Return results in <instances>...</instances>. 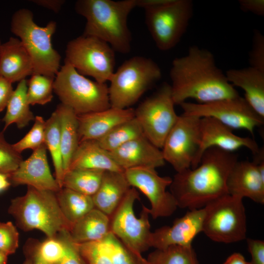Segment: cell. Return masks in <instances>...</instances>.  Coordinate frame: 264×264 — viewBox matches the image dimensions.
I'll return each mask as SVG.
<instances>
[{
    "instance_id": "44dd1931",
    "label": "cell",
    "mask_w": 264,
    "mask_h": 264,
    "mask_svg": "<svg viewBox=\"0 0 264 264\" xmlns=\"http://www.w3.org/2000/svg\"><path fill=\"white\" fill-rule=\"evenodd\" d=\"M134 117V110L110 107L105 110L78 115L79 142L97 140L117 125Z\"/></svg>"
},
{
    "instance_id": "8fae6325",
    "label": "cell",
    "mask_w": 264,
    "mask_h": 264,
    "mask_svg": "<svg viewBox=\"0 0 264 264\" xmlns=\"http://www.w3.org/2000/svg\"><path fill=\"white\" fill-rule=\"evenodd\" d=\"M175 105L171 86L165 83L134 110L144 135L160 149L178 119Z\"/></svg>"
},
{
    "instance_id": "836d02e7",
    "label": "cell",
    "mask_w": 264,
    "mask_h": 264,
    "mask_svg": "<svg viewBox=\"0 0 264 264\" xmlns=\"http://www.w3.org/2000/svg\"><path fill=\"white\" fill-rule=\"evenodd\" d=\"M101 242L112 264H148L141 254L128 248L111 232Z\"/></svg>"
},
{
    "instance_id": "52a82bcc",
    "label": "cell",
    "mask_w": 264,
    "mask_h": 264,
    "mask_svg": "<svg viewBox=\"0 0 264 264\" xmlns=\"http://www.w3.org/2000/svg\"><path fill=\"white\" fill-rule=\"evenodd\" d=\"M53 91L61 103L71 108L77 115L110 107L106 83L86 78L65 61L55 76Z\"/></svg>"
},
{
    "instance_id": "ab89813d",
    "label": "cell",
    "mask_w": 264,
    "mask_h": 264,
    "mask_svg": "<svg viewBox=\"0 0 264 264\" xmlns=\"http://www.w3.org/2000/svg\"><path fill=\"white\" fill-rule=\"evenodd\" d=\"M19 233L11 221L0 222V251L7 256L14 254L19 246Z\"/></svg>"
},
{
    "instance_id": "d4e9b609",
    "label": "cell",
    "mask_w": 264,
    "mask_h": 264,
    "mask_svg": "<svg viewBox=\"0 0 264 264\" xmlns=\"http://www.w3.org/2000/svg\"><path fill=\"white\" fill-rule=\"evenodd\" d=\"M76 168L103 171H124L114 160L110 152L102 148L95 140L79 142L72 157L68 170Z\"/></svg>"
},
{
    "instance_id": "d6a6232c",
    "label": "cell",
    "mask_w": 264,
    "mask_h": 264,
    "mask_svg": "<svg viewBox=\"0 0 264 264\" xmlns=\"http://www.w3.org/2000/svg\"><path fill=\"white\" fill-rule=\"evenodd\" d=\"M148 264H198L192 246L170 245L151 252L146 259Z\"/></svg>"
},
{
    "instance_id": "e0dca14e",
    "label": "cell",
    "mask_w": 264,
    "mask_h": 264,
    "mask_svg": "<svg viewBox=\"0 0 264 264\" xmlns=\"http://www.w3.org/2000/svg\"><path fill=\"white\" fill-rule=\"evenodd\" d=\"M255 159L238 160L231 170L226 182L228 194L243 198L247 197L261 204L264 203V154Z\"/></svg>"
},
{
    "instance_id": "b9f144b4",
    "label": "cell",
    "mask_w": 264,
    "mask_h": 264,
    "mask_svg": "<svg viewBox=\"0 0 264 264\" xmlns=\"http://www.w3.org/2000/svg\"><path fill=\"white\" fill-rule=\"evenodd\" d=\"M59 234L65 242L66 251L58 264H86L79 251L78 243L72 239L69 231L63 230Z\"/></svg>"
},
{
    "instance_id": "ee69618b",
    "label": "cell",
    "mask_w": 264,
    "mask_h": 264,
    "mask_svg": "<svg viewBox=\"0 0 264 264\" xmlns=\"http://www.w3.org/2000/svg\"><path fill=\"white\" fill-rule=\"evenodd\" d=\"M241 10L245 12H250L259 16H264V0H239Z\"/></svg>"
},
{
    "instance_id": "d590c367",
    "label": "cell",
    "mask_w": 264,
    "mask_h": 264,
    "mask_svg": "<svg viewBox=\"0 0 264 264\" xmlns=\"http://www.w3.org/2000/svg\"><path fill=\"white\" fill-rule=\"evenodd\" d=\"M34 247L39 256L48 264H58L66 251L65 242L59 234L35 244Z\"/></svg>"
},
{
    "instance_id": "5b68a950",
    "label": "cell",
    "mask_w": 264,
    "mask_h": 264,
    "mask_svg": "<svg viewBox=\"0 0 264 264\" xmlns=\"http://www.w3.org/2000/svg\"><path fill=\"white\" fill-rule=\"evenodd\" d=\"M145 10V22L158 49L167 51L180 42L193 14L191 0H137Z\"/></svg>"
},
{
    "instance_id": "7dc6e473",
    "label": "cell",
    "mask_w": 264,
    "mask_h": 264,
    "mask_svg": "<svg viewBox=\"0 0 264 264\" xmlns=\"http://www.w3.org/2000/svg\"><path fill=\"white\" fill-rule=\"evenodd\" d=\"M223 264H250V263L246 261L241 253H234L229 256Z\"/></svg>"
},
{
    "instance_id": "1f68e13d",
    "label": "cell",
    "mask_w": 264,
    "mask_h": 264,
    "mask_svg": "<svg viewBox=\"0 0 264 264\" xmlns=\"http://www.w3.org/2000/svg\"><path fill=\"white\" fill-rule=\"evenodd\" d=\"M143 135L139 122L134 117L117 125L96 141L102 148L110 152Z\"/></svg>"
},
{
    "instance_id": "c3c4849f",
    "label": "cell",
    "mask_w": 264,
    "mask_h": 264,
    "mask_svg": "<svg viewBox=\"0 0 264 264\" xmlns=\"http://www.w3.org/2000/svg\"><path fill=\"white\" fill-rule=\"evenodd\" d=\"M25 254V255L29 256L31 258L33 262V264H48L44 262L39 256L36 252L34 245L32 247L29 246L27 248H26Z\"/></svg>"
},
{
    "instance_id": "7bdbcfd3",
    "label": "cell",
    "mask_w": 264,
    "mask_h": 264,
    "mask_svg": "<svg viewBox=\"0 0 264 264\" xmlns=\"http://www.w3.org/2000/svg\"><path fill=\"white\" fill-rule=\"evenodd\" d=\"M247 244L251 256L250 264H264V242L247 239Z\"/></svg>"
},
{
    "instance_id": "f5cc1de1",
    "label": "cell",
    "mask_w": 264,
    "mask_h": 264,
    "mask_svg": "<svg viewBox=\"0 0 264 264\" xmlns=\"http://www.w3.org/2000/svg\"><path fill=\"white\" fill-rule=\"evenodd\" d=\"M1 44H2V43H1V41L0 40V45H1Z\"/></svg>"
},
{
    "instance_id": "8d00e7d4",
    "label": "cell",
    "mask_w": 264,
    "mask_h": 264,
    "mask_svg": "<svg viewBox=\"0 0 264 264\" xmlns=\"http://www.w3.org/2000/svg\"><path fill=\"white\" fill-rule=\"evenodd\" d=\"M45 121L41 116H36L30 130L17 142L13 144L14 149L21 154L25 150L34 151L44 144Z\"/></svg>"
},
{
    "instance_id": "83f0119b",
    "label": "cell",
    "mask_w": 264,
    "mask_h": 264,
    "mask_svg": "<svg viewBox=\"0 0 264 264\" xmlns=\"http://www.w3.org/2000/svg\"><path fill=\"white\" fill-rule=\"evenodd\" d=\"M27 80L20 81L8 101L6 111L2 119L4 122L3 131L15 124L19 129L27 126L35 116L30 110L27 97Z\"/></svg>"
},
{
    "instance_id": "5bb4252c",
    "label": "cell",
    "mask_w": 264,
    "mask_h": 264,
    "mask_svg": "<svg viewBox=\"0 0 264 264\" xmlns=\"http://www.w3.org/2000/svg\"><path fill=\"white\" fill-rule=\"evenodd\" d=\"M200 118L184 113L179 115L164 142V159L176 173L191 168L200 143Z\"/></svg>"
},
{
    "instance_id": "7a4b0ae2",
    "label": "cell",
    "mask_w": 264,
    "mask_h": 264,
    "mask_svg": "<svg viewBox=\"0 0 264 264\" xmlns=\"http://www.w3.org/2000/svg\"><path fill=\"white\" fill-rule=\"evenodd\" d=\"M238 160L234 153L212 147L204 152L197 167L176 173L170 187L177 207L200 209L228 194L227 179Z\"/></svg>"
},
{
    "instance_id": "cb8c5ba5",
    "label": "cell",
    "mask_w": 264,
    "mask_h": 264,
    "mask_svg": "<svg viewBox=\"0 0 264 264\" xmlns=\"http://www.w3.org/2000/svg\"><path fill=\"white\" fill-rule=\"evenodd\" d=\"M131 188L124 171H105L97 191L92 196L95 208L110 217Z\"/></svg>"
},
{
    "instance_id": "7c38bea8",
    "label": "cell",
    "mask_w": 264,
    "mask_h": 264,
    "mask_svg": "<svg viewBox=\"0 0 264 264\" xmlns=\"http://www.w3.org/2000/svg\"><path fill=\"white\" fill-rule=\"evenodd\" d=\"M140 199L135 188L132 187L110 218V230L126 246L141 254L150 247L152 232L149 208L142 205L140 217L134 213V202Z\"/></svg>"
},
{
    "instance_id": "ac0fdd59",
    "label": "cell",
    "mask_w": 264,
    "mask_h": 264,
    "mask_svg": "<svg viewBox=\"0 0 264 264\" xmlns=\"http://www.w3.org/2000/svg\"><path fill=\"white\" fill-rule=\"evenodd\" d=\"M204 208L191 209L175 220L172 226H164L152 232L149 244L161 249L170 245L191 246L193 240L202 231Z\"/></svg>"
},
{
    "instance_id": "4fadbf2b",
    "label": "cell",
    "mask_w": 264,
    "mask_h": 264,
    "mask_svg": "<svg viewBox=\"0 0 264 264\" xmlns=\"http://www.w3.org/2000/svg\"><path fill=\"white\" fill-rule=\"evenodd\" d=\"M179 105L185 114L212 117L232 130H245L252 134L264 123V118L240 95L204 104L186 101Z\"/></svg>"
},
{
    "instance_id": "d6986e66",
    "label": "cell",
    "mask_w": 264,
    "mask_h": 264,
    "mask_svg": "<svg viewBox=\"0 0 264 264\" xmlns=\"http://www.w3.org/2000/svg\"><path fill=\"white\" fill-rule=\"evenodd\" d=\"M45 144L33 151L9 175L11 185H26L36 189L55 193L61 188L50 170Z\"/></svg>"
},
{
    "instance_id": "484cf974",
    "label": "cell",
    "mask_w": 264,
    "mask_h": 264,
    "mask_svg": "<svg viewBox=\"0 0 264 264\" xmlns=\"http://www.w3.org/2000/svg\"><path fill=\"white\" fill-rule=\"evenodd\" d=\"M69 232L77 243L101 242L110 232V218L94 208L75 222Z\"/></svg>"
},
{
    "instance_id": "ffe728a7",
    "label": "cell",
    "mask_w": 264,
    "mask_h": 264,
    "mask_svg": "<svg viewBox=\"0 0 264 264\" xmlns=\"http://www.w3.org/2000/svg\"><path fill=\"white\" fill-rule=\"evenodd\" d=\"M114 160L123 171L134 168L156 169L165 165L161 150L144 135L110 152Z\"/></svg>"
},
{
    "instance_id": "816d5d0a",
    "label": "cell",
    "mask_w": 264,
    "mask_h": 264,
    "mask_svg": "<svg viewBox=\"0 0 264 264\" xmlns=\"http://www.w3.org/2000/svg\"><path fill=\"white\" fill-rule=\"evenodd\" d=\"M26 259L23 264H33L31 258L28 255H25Z\"/></svg>"
},
{
    "instance_id": "bcb514c9",
    "label": "cell",
    "mask_w": 264,
    "mask_h": 264,
    "mask_svg": "<svg viewBox=\"0 0 264 264\" xmlns=\"http://www.w3.org/2000/svg\"><path fill=\"white\" fill-rule=\"evenodd\" d=\"M31 1L55 13L59 12L65 2L64 0H32Z\"/></svg>"
},
{
    "instance_id": "277c9868",
    "label": "cell",
    "mask_w": 264,
    "mask_h": 264,
    "mask_svg": "<svg viewBox=\"0 0 264 264\" xmlns=\"http://www.w3.org/2000/svg\"><path fill=\"white\" fill-rule=\"evenodd\" d=\"M8 213L24 231L37 229L47 238L56 237L72 225L64 216L56 193L27 186L25 194L13 199Z\"/></svg>"
},
{
    "instance_id": "9a60e30c",
    "label": "cell",
    "mask_w": 264,
    "mask_h": 264,
    "mask_svg": "<svg viewBox=\"0 0 264 264\" xmlns=\"http://www.w3.org/2000/svg\"><path fill=\"white\" fill-rule=\"evenodd\" d=\"M155 169L139 167L124 171L131 187L139 189L150 201L149 211L154 219L170 216L177 207L175 198L166 190L172 178L160 176Z\"/></svg>"
},
{
    "instance_id": "6da1fadb",
    "label": "cell",
    "mask_w": 264,
    "mask_h": 264,
    "mask_svg": "<svg viewBox=\"0 0 264 264\" xmlns=\"http://www.w3.org/2000/svg\"><path fill=\"white\" fill-rule=\"evenodd\" d=\"M170 77L175 105L189 99L204 104L240 95L218 67L213 53L196 45L173 61Z\"/></svg>"
},
{
    "instance_id": "603a6c76",
    "label": "cell",
    "mask_w": 264,
    "mask_h": 264,
    "mask_svg": "<svg viewBox=\"0 0 264 264\" xmlns=\"http://www.w3.org/2000/svg\"><path fill=\"white\" fill-rule=\"evenodd\" d=\"M225 74L227 80L234 87L243 90L244 99L264 118V72L249 66L230 69Z\"/></svg>"
},
{
    "instance_id": "e575fe53",
    "label": "cell",
    "mask_w": 264,
    "mask_h": 264,
    "mask_svg": "<svg viewBox=\"0 0 264 264\" xmlns=\"http://www.w3.org/2000/svg\"><path fill=\"white\" fill-rule=\"evenodd\" d=\"M54 77L33 73L27 81V97L30 105H44L53 98Z\"/></svg>"
},
{
    "instance_id": "7402d4cb",
    "label": "cell",
    "mask_w": 264,
    "mask_h": 264,
    "mask_svg": "<svg viewBox=\"0 0 264 264\" xmlns=\"http://www.w3.org/2000/svg\"><path fill=\"white\" fill-rule=\"evenodd\" d=\"M33 73L31 58L19 38L11 37L0 47V75L11 83Z\"/></svg>"
},
{
    "instance_id": "8992f818",
    "label": "cell",
    "mask_w": 264,
    "mask_h": 264,
    "mask_svg": "<svg viewBox=\"0 0 264 264\" xmlns=\"http://www.w3.org/2000/svg\"><path fill=\"white\" fill-rule=\"evenodd\" d=\"M56 28V22L53 21L44 26L37 24L33 13L28 9H20L13 14L11 31L19 37L29 54L33 65V73L55 78L59 71L61 57L51 43Z\"/></svg>"
},
{
    "instance_id": "9c48e42d",
    "label": "cell",
    "mask_w": 264,
    "mask_h": 264,
    "mask_svg": "<svg viewBox=\"0 0 264 264\" xmlns=\"http://www.w3.org/2000/svg\"><path fill=\"white\" fill-rule=\"evenodd\" d=\"M242 199L227 194L205 205L202 232L218 242L229 243L245 239L246 218Z\"/></svg>"
},
{
    "instance_id": "30bf717a",
    "label": "cell",
    "mask_w": 264,
    "mask_h": 264,
    "mask_svg": "<svg viewBox=\"0 0 264 264\" xmlns=\"http://www.w3.org/2000/svg\"><path fill=\"white\" fill-rule=\"evenodd\" d=\"M114 50L105 42L82 35L67 44L65 61L80 74L100 83L110 81L115 64Z\"/></svg>"
},
{
    "instance_id": "f35d334b",
    "label": "cell",
    "mask_w": 264,
    "mask_h": 264,
    "mask_svg": "<svg viewBox=\"0 0 264 264\" xmlns=\"http://www.w3.org/2000/svg\"><path fill=\"white\" fill-rule=\"evenodd\" d=\"M86 264H112L102 242L78 243Z\"/></svg>"
},
{
    "instance_id": "f546056e",
    "label": "cell",
    "mask_w": 264,
    "mask_h": 264,
    "mask_svg": "<svg viewBox=\"0 0 264 264\" xmlns=\"http://www.w3.org/2000/svg\"><path fill=\"white\" fill-rule=\"evenodd\" d=\"M104 172L80 168L69 169L64 174L63 187L92 197L100 185Z\"/></svg>"
},
{
    "instance_id": "f1b7e54d",
    "label": "cell",
    "mask_w": 264,
    "mask_h": 264,
    "mask_svg": "<svg viewBox=\"0 0 264 264\" xmlns=\"http://www.w3.org/2000/svg\"><path fill=\"white\" fill-rule=\"evenodd\" d=\"M61 210L72 225L95 208L92 197L63 187L56 193Z\"/></svg>"
},
{
    "instance_id": "4dcf8cb0",
    "label": "cell",
    "mask_w": 264,
    "mask_h": 264,
    "mask_svg": "<svg viewBox=\"0 0 264 264\" xmlns=\"http://www.w3.org/2000/svg\"><path fill=\"white\" fill-rule=\"evenodd\" d=\"M44 144L52 158L55 169V178L62 188L65 173L62 154L59 118L55 110L45 121Z\"/></svg>"
},
{
    "instance_id": "681fc988",
    "label": "cell",
    "mask_w": 264,
    "mask_h": 264,
    "mask_svg": "<svg viewBox=\"0 0 264 264\" xmlns=\"http://www.w3.org/2000/svg\"><path fill=\"white\" fill-rule=\"evenodd\" d=\"M9 175L0 173V194L7 190L11 185Z\"/></svg>"
},
{
    "instance_id": "3957f363",
    "label": "cell",
    "mask_w": 264,
    "mask_h": 264,
    "mask_svg": "<svg viewBox=\"0 0 264 264\" xmlns=\"http://www.w3.org/2000/svg\"><path fill=\"white\" fill-rule=\"evenodd\" d=\"M137 6V0H78L75 10L86 19L83 35L97 38L114 51L127 54L132 42L128 18Z\"/></svg>"
},
{
    "instance_id": "f907efd6",
    "label": "cell",
    "mask_w": 264,
    "mask_h": 264,
    "mask_svg": "<svg viewBox=\"0 0 264 264\" xmlns=\"http://www.w3.org/2000/svg\"><path fill=\"white\" fill-rule=\"evenodd\" d=\"M8 256L0 251V264H7Z\"/></svg>"
},
{
    "instance_id": "ba28073f",
    "label": "cell",
    "mask_w": 264,
    "mask_h": 264,
    "mask_svg": "<svg viewBox=\"0 0 264 264\" xmlns=\"http://www.w3.org/2000/svg\"><path fill=\"white\" fill-rule=\"evenodd\" d=\"M161 76L160 68L150 58L135 56L126 60L110 80V107L121 109L130 108Z\"/></svg>"
},
{
    "instance_id": "74e56055",
    "label": "cell",
    "mask_w": 264,
    "mask_h": 264,
    "mask_svg": "<svg viewBox=\"0 0 264 264\" xmlns=\"http://www.w3.org/2000/svg\"><path fill=\"white\" fill-rule=\"evenodd\" d=\"M22 160L21 154L14 149L5 139L3 132H0V173L11 174Z\"/></svg>"
},
{
    "instance_id": "2e32d148",
    "label": "cell",
    "mask_w": 264,
    "mask_h": 264,
    "mask_svg": "<svg viewBox=\"0 0 264 264\" xmlns=\"http://www.w3.org/2000/svg\"><path fill=\"white\" fill-rule=\"evenodd\" d=\"M200 130L199 145L191 169L198 165L203 154L212 147L230 153L246 148L254 155L261 150L254 139L234 134L233 130L212 117H201Z\"/></svg>"
},
{
    "instance_id": "4316f807",
    "label": "cell",
    "mask_w": 264,
    "mask_h": 264,
    "mask_svg": "<svg viewBox=\"0 0 264 264\" xmlns=\"http://www.w3.org/2000/svg\"><path fill=\"white\" fill-rule=\"evenodd\" d=\"M55 110L60 121V132L63 167L65 173L79 144L78 115L69 107L60 103ZM64 173V174H65Z\"/></svg>"
},
{
    "instance_id": "60d3db41",
    "label": "cell",
    "mask_w": 264,
    "mask_h": 264,
    "mask_svg": "<svg viewBox=\"0 0 264 264\" xmlns=\"http://www.w3.org/2000/svg\"><path fill=\"white\" fill-rule=\"evenodd\" d=\"M249 63L250 66L264 72V36L258 30L253 33Z\"/></svg>"
},
{
    "instance_id": "f6af8a7d",
    "label": "cell",
    "mask_w": 264,
    "mask_h": 264,
    "mask_svg": "<svg viewBox=\"0 0 264 264\" xmlns=\"http://www.w3.org/2000/svg\"><path fill=\"white\" fill-rule=\"evenodd\" d=\"M13 91L12 83L0 75V112L6 108Z\"/></svg>"
}]
</instances>
